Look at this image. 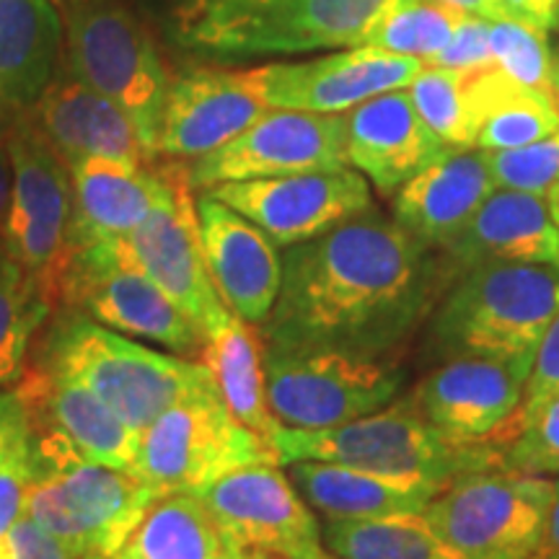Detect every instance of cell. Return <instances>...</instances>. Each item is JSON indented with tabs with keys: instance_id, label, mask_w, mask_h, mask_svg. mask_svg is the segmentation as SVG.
Segmentation results:
<instances>
[{
	"instance_id": "cell-15",
	"label": "cell",
	"mask_w": 559,
	"mask_h": 559,
	"mask_svg": "<svg viewBox=\"0 0 559 559\" xmlns=\"http://www.w3.org/2000/svg\"><path fill=\"white\" fill-rule=\"evenodd\" d=\"M107 241H111L122 262L151 277L200 326L202 334L226 311L207 272L198 200L192 198L187 166L177 164L171 192L153 207L148 218L128 236Z\"/></svg>"
},
{
	"instance_id": "cell-28",
	"label": "cell",
	"mask_w": 559,
	"mask_h": 559,
	"mask_svg": "<svg viewBox=\"0 0 559 559\" xmlns=\"http://www.w3.org/2000/svg\"><path fill=\"white\" fill-rule=\"evenodd\" d=\"M288 466L293 485L326 521L423 513L445 487L432 479L394 477L332 461H293Z\"/></svg>"
},
{
	"instance_id": "cell-36",
	"label": "cell",
	"mask_w": 559,
	"mask_h": 559,
	"mask_svg": "<svg viewBox=\"0 0 559 559\" xmlns=\"http://www.w3.org/2000/svg\"><path fill=\"white\" fill-rule=\"evenodd\" d=\"M489 47L492 66L523 86L544 91L555 102L557 60L549 47L547 32L521 24V21H489Z\"/></svg>"
},
{
	"instance_id": "cell-18",
	"label": "cell",
	"mask_w": 559,
	"mask_h": 559,
	"mask_svg": "<svg viewBox=\"0 0 559 559\" xmlns=\"http://www.w3.org/2000/svg\"><path fill=\"white\" fill-rule=\"evenodd\" d=\"M423 68V60L358 45L309 62H272L254 70L267 107L345 115L373 96L407 88Z\"/></svg>"
},
{
	"instance_id": "cell-3",
	"label": "cell",
	"mask_w": 559,
	"mask_h": 559,
	"mask_svg": "<svg viewBox=\"0 0 559 559\" xmlns=\"http://www.w3.org/2000/svg\"><path fill=\"white\" fill-rule=\"evenodd\" d=\"M32 360L88 386L138 432L187 396L215 389L205 362L158 353L68 306L52 311Z\"/></svg>"
},
{
	"instance_id": "cell-26",
	"label": "cell",
	"mask_w": 559,
	"mask_h": 559,
	"mask_svg": "<svg viewBox=\"0 0 559 559\" xmlns=\"http://www.w3.org/2000/svg\"><path fill=\"white\" fill-rule=\"evenodd\" d=\"M443 254L459 275L492 262L559 267V226L542 198L498 187Z\"/></svg>"
},
{
	"instance_id": "cell-46",
	"label": "cell",
	"mask_w": 559,
	"mask_h": 559,
	"mask_svg": "<svg viewBox=\"0 0 559 559\" xmlns=\"http://www.w3.org/2000/svg\"><path fill=\"white\" fill-rule=\"evenodd\" d=\"M542 559H559V479H555V498H551L547 539H544Z\"/></svg>"
},
{
	"instance_id": "cell-2",
	"label": "cell",
	"mask_w": 559,
	"mask_h": 559,
	"mask_svg": "<svg viewBox=\"0 0 559 559\" xmlns=\"http://www.w3.org/2000/svg\"><path fill=\"white\" fill-rule=\"evenodd\" d=\"M404 0H179L169 34L207 60L345 50Z\"/></svg>"
},
{
	"instance_id": "cell-14",
	"label": "cell",
	"mask_w": 559,
	"mask_h": 559,
	"mask_svg": "<svg viewBox=\"0 0 559 559\" xmlns=\"http://www.w3.org/2000/svg\"><path fill=\"white\" fill-rule=\"evenodd\" d=\"M194 495L205 502L230 547L272 551L285 559H334L311 506L280 464L243 466Z\"/></svg>"
},
{
	"instance_id": "cell-37",
	"label": "cell",
	"mask_w": 559,
	"mask_h": 559,
	"mask_svg": "<svg viewBox=\"0 0 559 559\" xmlns=\"http://www.w3.org/2000/svg\"><path fill=\"white\" fill-rule=\"evenodd\" d=\"M500 469L559 479V391L515 417L500 445Z\"/></svg>"
},
{
	"instance_id": "cell-16",
	"label": "cell",
	"mask_w": 559,
	"mask_h": 559,
	"mask_svg": "<svg viewBox=\"0 0 559 559\" xmlns=\"http://www.w3.org/2000/svg\"><path fill=\"white\" fill-rule=\"evenodd\" d=\"M205 192L262 228L283 249L317 239L373 207L370 181L353 166L226 181Z\"/></svg>"
},
{
	"instance_id": "cell-10",
	"label": "cell",
	"mask_w": 559,
	"mask_h": 559,
	"mask_svg": "<svg viewBox=\"0 0 559 559\" xmlns=\"http://www.w3.org/2000/svg\"><path fill=\"white\" fill-rule=\"evenodd\" d=\"M251 464H280L275 445L230 415L218 386L158 415L138 440V477L160 492H198Z\"/></svg>"
},
{
	"instance_id": "cell-20",
	"label": "cell",
	"mask_w": 559,
	"mask_h": 559,
	"mask_svg": "<svg viewBox=\"0 0 559 559\" xmlns=\"http://www.w3.org/2000/svg\"><path fill=\"white\" fill-rule=\"evenodd\" d=\"M198 221L210 280L221 300L247 324L262 326L283 285L280 247L207 192L198 200Z\"/></svg>"
},
{
	"instance_id": "cell-52",
	"label": "cell",
	"mask_w": 559,
	"mask_h": 559,
	"mask_svg": "<svg viewBox=\"0 0 559 559\" xmlns=\"http://www.w3.org/2000/svg\"><path fill=\"white\" fill-rule=\"evenodd\" d=\"M557 3H559V0H547V5H549L551 11H555V5H557Z\"/></svg>"
},
{
	"instance_id": "cell-42",
	"label": "cell",
	"mask_w": 559,
	"mask_h": 559,
	"mask_svg": "<svg viewBox=\"0 0 559 559\" xmlns=\"http://www.w3.org/2000/svg\"><path fill=\"white\" fill-rule=\"evenodd\" d=\"M11 559H81L70 551L60 539H55L50 531L34 523L24 515L9 534Z\"/></svg>"
},
{
	"instance_id": "cell-5",
	"label": "cell",
	"mask_w": 559,
	"mask_h": 559,
	"mask_svg": "<svg viewBox=\"0 0 559 559\" xmlns=\"http://www.w3.org/2000/svg\"><path fill=\"white\" fill-rule=\"evenodd\" d=\"M559 313V267L492 262L461 272L432 313L430 345L445 358L474 355L531 370Z\"/></svg>"
},
{
	"instance_id": "cell-6",
	"label": "cell",
	"mask_w": 559,
	"mask_h": 559,
	"mask_svg": "<svg viewBox=\"0 0 559 559\" xmlns=\"http://www.w3.org/2000/svg\"><path fill=\"white\" fill-rule=\"evenodd\" d=\"M280 464L332 461L355 469L451 485L472 472L500 469V445H459L432 428L415 396H402L358 419L317 430L285 428L275 438Z\"/></svg>"
},
{
	"instance_id": "cell-48",
	"label": "cell",
	"mask_w": 559,
	"mask_h": 559,
	"mask_svg": "<svg viewBox=\"0 0 559 559\" xmlns=\"http://www.w3.org/2000/svg\"><path fill=\"white\" fill-rule=\"evenodd\" d=\"M241 559H285V557L272 555V551H260V549H241Z\"/></svg>"
},
{
	"instance_id": "cell-38",
	"label": "cell",
	"mask_w": 559,
	"mask_h": 559,
	"mask_svg": "<svg viewBox=\"0 0 559 559\" xmlns=\"http://www.w3.org/2000/svg\"><path fill=\"white\" fill-rule=\"evenodd\" d=\"M495 187L547 202L559 226V132L513 151H487Z\"/></svg>"
},
{
	"instance_id": "cell-30",
	"label": "cell",
	"mask_w": 559,
	"mask_h": 559,
	"mask_svg": "<svg viewBox=\"0 0 559 559\" xmlns=\"http://www.w3.org/2000/svg\"><path fill=\"white\" fill-rule=\"evenodd\" d=\"M466 94L474 148L513 151L559 132L555 102L544 91L513 81L500 68L472 70Z\"/></svg>"
},
{
	"instance_id": "cell-25",
	"label": "cell",
	"mask_w": 559,
	"mask_h": 559,
	"mask_svg": "<svg viewBox=\"0 0 559 559\" xmlns=\"http://www.w3.org/2000/svg\"><path fill=\"white\" fill-rule=\"evenodd\" d=\"M29 117L66 166L86 158L148 166L156 158L117 104L68 73L55 75Z\"/></svg>"
},
{
	"instance_id": "cell-44",
	"label": "cell",
	"mask_w": 559,
	"mask_h": 559,
	"mask_svg": "<svg viewBox=\"0 0 559 559\" xmlns=\"http://www.w3.org/2000/svg\"><path fill=\"white\" fill-rule=\"evenodd\" d=\"M498 3L508 19L542 32L555 29V11L549 9L547 0H498Z\"/></svg>"
},
{
	"instance_id": "cell-22",
	"label": "cell",
	"mask_w": 559,
	"mask_h": 559,
	"mask_svg": "<svg viewBox=\"0 0 559 559\" xmlns=\"http://www.w3.org/2000/svg\"><path fill=\"white\" fill-rule=\"evenodd\" d=\"M70 223L66 257L91 243L128 236L174 187L177 164L130 166L120 160L86 158L70 164Z\"/></svg>"
},
{
	"instance_id": "cell-24",
	"label": "cell",
	"mask_w": 559,
	"mask_h": 559,
	"mask_svg": "<svg viewBox=\"0 0 559 559\" xmlns=\"http://www.w3.org/2000/svg\"><path fill=\"white\" fill-rule=\"evenodd\" d=\"M495 190L487 151L445 145L396 190L394 221L428 249L443 251Z\"/></svg>"
},
{
	"instance_id": "cell-43",
	"label": "cell",
	"mask_w": 559,
	"mask_h": 559,
	"mask_svg": "<svg viewBox=\"0 0 559 559\" xmlns=\"http://www.w3.org/2000/svg\"><path fill=\"white\" fill-rule=\"evenodd\" d=\"M32 436V417L16 386L0 389V459Z\"/></svg>"
},
{
	"instance_id": "cell-17",
	"label": "cell",
	"mask_w": 559,
	"mask_h": 559,
	"mask_svg": "<svg viewBox=\"0 0 559 559\" xmlns=\"http://www.w3.org/2000/svg\"><path fill=\"white\" fill-rule=\"evenodd\" d=\"M526 370L492 358H445L412 391L419 412L459 445H502L526 389Z\"/></svg>"
},
{
	"instance_id": "cell-29",
	"label": "cell",
	"mask_w": 559,
	"mask_h": 559,
	"mask_svg": "<svg viewBox=\"0 0 559 559\" xmlns=\"http://www.w3.org/2000/svg\"><path fill=\"white\" fill-rule=\"evenodd\" d=\"M262 334L228 309L205 330L200 362L213 373L223 404L243 428L272 443L280 423L270 412L264 391Z\"/></svg>"
},
{
	"instance_id": "cell-1",
	"label": "cell",
	"mask_w": 559,
	"mask_h": 559,
	"mask_svg": "<svg viewBox=\"0 0 559 559\" xmlns=\"http://www.w3.org/2000/svg\"><path fill=\"white\" fill-rule=\"evenodd\" d=\"M440 280L432 249L368 207L288 247L264 345L334 347L386 358L430 311Z\"/></svg>"
},
{
	"instance_id": "cell-13",
	"label": "cell",
	"mask_w": 559,
	"mask_h": 559,
	"mask_svg": "<svg viewBox=\"0 0 559 559\" xmlns=\"http://www.w3.org/2000/svg\"><path fill=\"white\" fill-rule=\"evenodd\" d=\"M342 166H349L345 115L270 107L226 145L194 158L187 166V179L192 190L205 192L226 181L270 179Z\"/></svg>"
},
{
	"instance_id": "cell-11",
	"label": "cell",
	"mask_w": 559,
	"mask_h": 559,
	"mask_svg": "<svg viewBox=\"0 0 559 559\" xmlns=\"http://www.w3.org/2000/svg\"><path fill=\"white\" fill-rule=\"evenodd\" d=\"M58 306L79 309L109 330L198 360L205 334L143 272L120 260L111 241L70 251L60 272Z\"/></svg>"
},
{
	"instance_id": "cell-40",
	"label": "cell",
	"mask_w": 559,
	"mask_h": 559,
	"mask_svg": "<svg viewBox=\"0 0 559 559\" xmlns=\"http://www.w3.org/2000/svg\"><path fill=\"white\" fill-rule=\"evenodd\" d=\"M430 66L451 68V70L492 68V47H489V21L466 13V16L461 19L459 29L453 32L449 45L440 50V55L430 62Z\"/></svg>"
},
{
	"instance_id": "cell-33",
	"label": "cell",
	"mask_w": 559,
	"mask_h": 559,
	"mask_svg": "<svg viewBox=\"0 0 559 559\" xmlns=\"http://www.w3.org/2000/svg\"><path fill=\"white\" fill-rule=\"evenodd\" d=\"M55 304L45 288L5 251L0 239V389H9L29 366L34 340Z\"/></svg>"
},
{
	"instance_id": "cell-51",
	"label": "cell",
	"mask_w": 559,
	"mask_h": 559,
	"mask_svg": "<svg viewBox=\"0 0 559 559\" xmlns=\"http://www.w3.org/2000/svg\"><path fill=\"white\" fill-rule=\"evenodd\" d=\"M555 26L559 29V3L555 5Z\"/></svg>"
},
{
	"instance_id": "cell-4",
	"label": "cell",
	"mask_w": 559,
	"mask_h": 559,
	"mask_svg": "<svg viewBox=\"0 0 559 559\" xmlns=\"http://www.w3.org/2000/svg\"><path fill=\"white\" fill-rule=\"evenodd\" d=\"M32 487L26 515L81 559H109L160 495L132 474L83 459L47 428L29 436Z\"/></svg>"
},
{
	"instance_id": "cell-8",
	"label": "cell",
	"mask_w": 559,
	"mask_h": 559,
	"mask_svg": "<svg viewBox=\"0 0 559 559\" xmlns=\"http://www.w3.org/2000/svg\"><path fill=\"white\" fill-rule=\"evenodd\" d=\"M66 73L117 104L158 156L169 73L140 21L109 0H88L68 16Z\"/></svg>"
},
{
	"instance_id": "cell-7",
	"label": "cell",
	"mask_w": 559,
	"mask_h": 559,
	"mask_svg": "<svg viewBox=\"0 0 559 559\" xmlns=\"http://www.w3.org/2000/svg\"><path fill=\"white\" fill-rule=\"evenodd\" d=\"M555 479L485 469L453 479L423 510L461 559H542Z\"/></svg>"
},
{
	"instance_id": "cell-9",
	"label": "cell",
	"mask_w": 559,
	"mask_h": 559,
	"mask_svg": "<svg viewBox=\"0 0 559 559\" xmlns=\"http://www.w3.org/2000/svg\"><path fill=\"white\" fill-rule=\"evenodd\" d=\"M262 360L270 412L285 428H332L386 407L404 389L400 366L345 349L264 345Z\"/></svg>"
},
{
	"instance_id": "cell-34",
	"label": "cell",
	"mask_w": 559,
	"mask_h": 559,
	"mask_svg": "<svg viewBox=\"0 0 559 559\" xmlns=\"http://www.w3.org/2000/svg\"><path fill=\"white\" fill-rule=\"evenodd\" d=\"M464 11L432 0H404L370 29L362 45L379 47L391 55L423 60L430 66L459 29Z\"/></svg>"
},
{
	"instance_id": "cell-31",
	"label": "cell",
	"mask_w": 559,
	"mask_h": 559,
	"mask_svg": "<svg viewBox=\"0 0 559 559\" xmlns=\"http://www.w3.org/2000/svg\"><path fill=\"white\" fill-rule=\"evenodd\" d=\"M226 542L194 492H166L109 559H221Z\"/></svg>"
},
{
	"instance_id": "cell-21",
	"label": "cell",
	"mask_w": 559,
	"mask_h": 559,
	"mask_svg": "<svg viewBox=\"0 0 559 559\" xmlns=\"http://www.w3.org/2000/svg\"><path fill=\"white\" fill-rule=\"evenodd\" d=\"M13 386L24 396L34 428L58 432L94 464L138 477L140 432L88 386L32 358Z\"/></svg>"
},
{
	"instance_id": "cell-45",
	"label": "cell",
	"mask_w": 559,
	"mask_h": 559,
	"mask_svg": "<svg viewBox=\"0 0 559 559\" xmlns=\"http://www.w3.org/2000/svg\"><path fill=\"white\" fill-rule=\"evenodd\" d=\"M432 3L451 5V9L472 13V16H481L487 21H506V11L500 9L498 0H432Z\"/></svg>"
},
{
	"instance_id": "cell-49",
	"label": "cell",
	"mask_w": 559,
	"mask_h": 559,
	"mask_svg": "<svg viewBox=\"0 0 559 559\" xmlns=\"http://www.w3.org/2000/svg\"><path fill=\"white\" fill-rule=\"evenodd\" d=\"M221 559H241V549L230 547V544H226V551H223Z\"/></svg>"
},
{
	"instance_id": "cell-27",
	"label": "cell",
	"mask_w": 559,
	"mask_h": 559,
	"mask_svg": "<svg viewBox=\"0 0 559 559\" xmlns=\"http://www.w3.org/2000/svg\"><path fill=\"white\" fill-rule=\"evenodd\" d=\"M60 41L52 0H0V143L52 83Z\"/></svg>"
},
{
	"instance_id": "cell-47",
	"label": "cell",
	"mask_w": 559,
	"mask_h": 559,
	"mask_svg": "<svg viewBox=\"0 0 559 559\" xmlns=\"http://www.w3.org/2000/svg\"><path fill=\"white\" fill-rule=\"evenodd\" d=\"M9 202H11V158H9V148L0 143V228H3L5 223Z\"/></svg>"
},
{
	"instance_id": "cell-23",
	"label": "cell",
	"mask_w": 559,
	"mask_h": 559,
	"mask_svg": "<svg viewBox=\"0 0 559 559\" xmlns=\"http://www.w3.org/2000/svg\"><path fill=\"white\" fill-rule=\"evenodd\" d=\"M345 130L347 164L381 194H396L445 148L419 117L407 88L386 91L345 111Z\"/></svg>"
},
{
	"instance_id": "cell-50",
	"label": "cell",
	"mask_w": 559,
	"mask_h": 559,
	"mask_svg": "<svg viewBox=\"0 0 559 559\" xmlns=\"http://www.w3.org/2000/svg\"><path fill=\"white\" fill-rule=\"evenodd\" d=\"M555 60H557V91H555V107L559 109V52H555Z\"/></svg>"
},
{
	"instance_id": "cell-32",
	"label": "cell",
	"mask_w": 559,
	"mask_h": 559,
	"mask_svg": "<svg viewBox=\"0 0 559 559\" xmlns=\"http://www.w3.org/2000/svg\"><path fill=\"white\" fill-rule=\"evenodd\" d=\"M321 536L334 559H461L423 513L326 521Z\"/></svg>"
},
{
	"instance_id": "cell-35",
	"label": "cell",
	"mask_w": 559,
	"mask_h": 559,
	"mask_svg": "<svg viewBox=\"0 0 559 559\" xmlns=\"http://www.w3.org/2000/svg\"><path fill=\"white\" fill-rule=\"evenodd\" d=\"M469 73L472 70L425 66L423 73L407 86L419 117L445 145L474 148L469 94H466Z\"/></svg>"
},
{
	"instance_id": "cell-19",
	"label": "cell",
	"mask_w": 559,
	"mask_h": 559,
	"mask_svg": "<svg viewBox=\"0 0 559 559\" xmlns=\"http://www.w3.org/2000/svg\"><path fill=\"white\" fill-rule=\"evenodd\" d=\"M267 109L254 68L185 70L174 75L166 91L158 156L194 160L213 153Z\"/></svg>"
},
{
	"instance_id": "cell-12",
	"label": "cell",
	"mask_w": 559,
	"mask_h": 559,
	"mask_svg": "<svg viewBox=\"0 0 559 559\" xmlns=\"http://www.w3.org/2000/svg\"><path fill=\"white\" fill-rule=\"evenodd\" d=\"M5 148L11 158V202L0 239L58 309L73 198L70 171L32 117H24L11 130Z\"/></svg>"
},
{
	"instance_id": "cell-39",
	"label": "cell",
	"mask_w": 559,
	"mask_h": 559,
	"mask_svg": "<svg viewBox=\"0 0 559 559\" xmlns=\"http://www.w3.org/2000/svg\"><path fill=\"white\" fill-rule=\"evenodd\" d=\"M32 487L29 440L0 459V544L26 515V495Z\"/></svg>"
},
{
	"instance_id": "cell-41",
	"label": "cell",
	"mask_w": 559,
	"mask_h": 559,
	"mask_svg": "<svg viewBox=\"0 0 559 559\" xmlns=\"http://www.w3.org/2000/svg\"><path fill=\"white\" fill-rule=\"evenodd\" d=\"M559 391V313L551 319L549 330L544 332V337L536 347L534 362H531L526 389H523V402L519 415H526L534 407L547 400V396Z\"/></svg>"
}]
</instances>
